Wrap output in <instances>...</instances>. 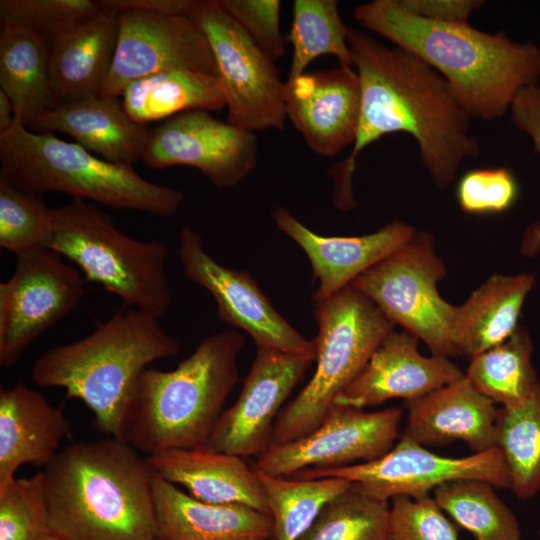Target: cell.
<instances>
[{"instance_id": "9c48e42d", "label": "cell", "mask_w": 540, "mask_h": 540, "mask_svg": "<svg viewBox=\"0 0 540 540\" xmlns=\"http://www.w3.org/2000/svg\"><path fill=\"white\" fill-rule=\"evenodd\" d=\"M446 273L432 235L416 230L350 286L369 298L394 325L423 340L433 355L449 358L454 357L450 333L456 306L437 289Z\"/></svg>"}, {"instance_id": "83f0119b", "label": "cell", "mask_w": 540, "mask_h": 540, "mask_svg": "<svg viewBox=\"0 0 540 540\" xmlns=\"http://www.w3.org/2000/svg\"><path fill=\"white\" fill-rule=\"evenodd\" d=\"M0 90L24 125L54 107L49 80L50 42L18 19L0 13Z\"/></svg>"}, {"instance_id": "7dc6e473", "label": "cell", "mask_w": 540, "mask_h": 540, "mask_svg": "<svg viewBox=\"0 0 540 540\" xmlns=\"http://www.w3.org/2000/svg\"><path fill=\"white\" fill-rule=\"evenodd\" d=\"M259 540H275V539L273 537H268V538L259 539Z\"/></svg>"}, {"instance_id": "44dd1931", "label": "cell", "mask_w": 540, "mask_h": 540, "mask_svg": "<svg viewBox=\"0 0 540 540\" xmlns=\"http://www.w3.org/2000/svg\"><path fill=\"white\" fill-rule=\"evenodd\" d=\"M405 406L408 416L402 435L422 446L460 440L475 453L497 447L499 409L465 374L424 396L405 401Z\"/></svg>"}, {"instance_id": "681fc988", "label": "cell", "mask_w": 540, "mask_h": 540, "mask_svg": "<svg viewBox=\"0 0 540 540\" xmlns=\"http://www.w3.org/2000/svg\"><path fill=\"white\" fill-rule=\"evenodd\" d=\"M156 540H159V539H156Z\"/></svg>"}, {"instance_id": "3957f363", "label": "cell", "mask_w": 540, "mask_h": 540, "mask_svg": "<svg viewBox=\"0 0 540 540\" xmlns=\"http://www.w3.org/2000/svg\"><path fill=\"white\" fill-rule=\"evenodd\" d=\"M49 534L63 540H156L152 470L125 441L71 444L40 471Z\"/></svg>"}, {"instance_id": "6da1fadb", "label": "cell", "mask_w": 540, "mask_h": 540, "mask_svg": "<svg viewBox=\"0 0 540 540\" xmlns=\"http://www.w3.org/2000/svg\"><path fill=\"white\" fill-rule=\"evenodd\" d=\"M348 43L360 82L359 124L349 156L330 171L344 203L351 202L360 153L392 133L412 136L432 182L439 188L450 185L463 161L478 157L481 147L470 116L445 79L415 55L361 30L349 27Z\"/></svg>"}, {"instance_id": "4fadbf2b", "label": "cell", "mask_w": 540, "mask_h": 540, "mask_svg": "<svg viewBox=\"0 0 540 540\" xmlns=\"http://www.w3.org/2000/svg\"><path fill=\"white\" fill-rule=\"evenodd\" d=\"M402 409L368 412L332 404L309 434L270 444L257 456L254 469L269 476L288 477L305 469H335L376 460L400 437Z\"/></svg>"}, {"instance_id": "cb8c5ba5", "label": "cell", "mask_w": 540, "mask_h": 540, "mask_svg": "<svg viewBox=\"0 0 540 540\" xmlns=\"http://www.w3.org/2000/svg\"><path fill=\"white\" fill-rule=\"evenodd\" d=\"M146 461L152 471L198 500L269 513L258 474L243 457L201 447L164 451Z\"/></svg>"}, {"instance_id": "d6986e66", "label": "cell", "mask_w": 540, "mask_h": 540, "mask_svg": "<svg viewBox=\"0 0 540 540\" xmlns=\"http://www.w3.org/2000/svg\"><path fill=\"white\" fill-rule=\"evenodd\" d=\"M418 340L406 331L392 330L333 404L363 409L394 398L408 401L464 375L448 357L422 355Z\"/></svg>"}, {"instance_id": "5bb4252c", "label": "cell", "mask_w": 540, "mask_h": 540, "mask_svg": "<svg viewBox=\"0 0 540 540\" xmlns=\"http://www.w3.org/2000/svg\"><path fill=\"white\" fill-rule=\"evenodd\" d=\"M178 69L217 76L200 27L188 15L121 11L112 65L98 95L119 97L136 80Z\"/></svg>"}, {"instance_id": "ab89813d", "label": "cell", "mask_w": 540, "mask_h": 540, "mask_svg": "<svg viewBox=\"0 0 540 540\" xmlns=\"http://www.w3.org/2000/svg\"><path fill=\"white\" fill-rule=\"evenodd\" d=\"M518 196V181L505 167L469 170L456 187L457 202L468 214L504 213L516 203Z\"/></svg>"}, {"instance_id": "7a4b0ae2", "label": "cell", "mask_w": 540, "mask_h": 540, "mask_svg": "<svg viewBox=\"0 0 540 540\" xmlns=\"http://www.w3.org/2000/svg\"><path fill=\"white\" fill-rule=\"evenodd\" d=\"M356 21L423 60L447 82L471 119L505 116L520 90L540 80V48L488 33L469 23L433 22L403 9L398 0L354 8Z\"/></svg>"}, {"instance_id": "e575fe53", "label": "cell", "mask_w": 540, "mask_h": 540, "mask_svg": "<svg viewBox=\"0 0 540 540\" xmlns=\"http://www.w3.org/2000/svg\"><path fill=\"white\" fill-rule=\"evenodd\" d=\"M389 501L352 483L327 502L298 540H387Z\"/></svg>"}, {"instance_id": "5b68a950", "label": "cell", "mask_w": 540, "mask_h": 540, "mask_svg": "<svg viewBox=\"0 0 540 540\" xmlns=\"http://www.w3.org/2000/svg\"><path fill=\"white\" fill-rule=\"evenodd\" d=\"M179 350L178 340L158 317L132 308L77 341L45 350L33 363L31 376L40 387H60L68 398L81 400L93 412L95 427L119 438L141 373Z\"/></svg>"}, {"instance_id": "4dcf8cb0", "label": "cell", "mask_w": 540, "mask_h": 540, "mask_svg": "<svg viewBox=\"0 0 540 540\" xmlns=\"http://www.w3.org/2000/svg\"><path fill=\"white\" fill-rule=\"evenodd\" d=\"M257 474L275 540H298L324 505L351 485L338 477L294 479Z\"/></svg>"}, {"instance_id": "603a6c76", "label": "cell", "mask_w": 540, "mask_h": 540, "mask_svg": "<svg viewBox=\"0 0 540 540\" xmlns=\"http://www.w3.org/2000/svg\"><path fill=\"white\" fill-rule=\"evenodd\" d=\"M152 472L157 539L259 540L273 537L269 513L243 505L198 500Z\"/></svg>"}, {"instance_id": "7402d4cb", "label": "cell", "mask_w": 540, "mask_h": 540, "mask_svg": "<svg viewBox=\"0 0 540 540\" xmlns=\"http://www.w3.org/2000/svg\"><path fill=\"white\" fill-rule=\"evenodd\" d=\"M26 127L37 133L62 132L112 163L133 166L143 158L151 129L135 122L118 97L88 95L57 105Z\"/></svg>"}, {"instance_id": "8fae6325", "label": "cell", "mask_w": 540, "mask_h": 540, "mask_svg": "<svg viewBox=\"0 0 540 540\" xmlns=\"http://www.w3.org/2000/svg\"><path fill=\"white\" fill-rule=\"evenodd\" d=\"M86 283L78 268L49 248L17 255L14 272L0 283L1 367H13L39 335L69 315Z\"/></svg>"}, {"instance_id": "4316f807", "label": "cell", "mask_w": 540, "mask_h": 540, "mask_svg": "<svg viewBox=\"0 0 540 540\" xmlns=\"http://www.w3.org/2000/svg\"><path fill=\"white\" fill-rule=\"evenodd\" d=\"M534 283L535 276L529 273L495 274L456 306L450 333L454 356L471 359L508 339L518 328Z\"/></svg>"}, {"instance_id": "74e56055", "label": "cell", "mask_w": 540, "mask_h": 540, "mask_svg": "<svg viewBox=\"0 0 540 540\" xmlns=\"http://www.w3.org/2000/svg\"><path fill=\"white\" fill-rule=\"evenodd\" d=\"M92 0H1L0 13L13 16L49 42L95 17Z\"/></svg>"}, {"instance_id": "ee69618b", "label": "cell", "mask_w": 540, "mask_h": 540, "mask_svg": "<svg viewBox=\"0 0 540 540\" xmlns=\"http://www.w3.org/2000/svg\"><path fill=\"white\" fill-rule=\"evenodd\" d=\"M195 0H97L103 9L117 13L139 10L162 15H188Z\"/></svg>"}, {"instance_id": "52a82bcc", "label": "cell", "mask_w": 540, "mask_h": 540, "mask_svg": "<svg viewBox=\"0 0 540 540\" xmlns=\"http://www.w3.org/2000/svg\"><path fill=\"white\" fill-rule=\"evenodd\" d=\"M53 213L49 249L72 261L86 282L98 283L126 306L164 315L171 304L165 244L131 238L86 200L72 199Z\"/></svg>"}, {"instance_id": "836d02e7", "label": "cell", "mask_w": 540, "mask_h": 540, "mask_svg": "<svg viewBox=\"0 0 540 540\" xmlns=\"http://www.w3.org/2000/svg\"><path fill=\"white\" fill-rule=\"evenodd\" d=\"M497 432L509 489L521 499L534 497L540 492V381L523 406L499 409Z\"/></svg>"}, {"instance_id": "9a60e30c", "label": "cell", "mask_w": 540, "mask_h": 540, "mask_svg": "<svg viewBox=\"0 0 540 540\" xmlns=\"http://www.w3.org/2000/svg\"><path fill=\"white\" fill-rule=\"evenodd\" d=\"M178 256L187 277L214 297L218 318L248 333L257 348L315 356L314 339H306L275 309L248 272L213 259L190 226L180 232Z\"/></svg>"}, {"instance_id": "7bdbcfd3", "label": "cell", "mask_w": 540, "mask_h": 540, "mask_svg": "<svg viewBox=\"0 0 540 540\" xmlns=\"http://www.w3.org/2000/svg\"><path fill=\"white\" fill-rule=\"evenodd\" d=\"M400 6L420 18L440 23H469L482 0H398Z\"/></svg>"}, {"instance_id": "d4e9b609", "label": "cell", "mask_w": 540, "mask_h": 540, "mask_svg": "<svg viewBox=\"0 0 540 540\" xmlns=\"http://www.w3.org/2000/svg\"><path fill=\"white\" fill-rule=\"evenodd\" d=\"M62 409L23 382L0 391V487L23 464L45 467L69 434Z\"/></svg>"}, {"instance_id": "c3c4849f", "label": "cell", "mask_w": 540, "mask_h": 540, "mask_svg": "<svg viewBox=\"0 0 540 540\" xmlns=\"http://www.w3.org/2000/svg\"><path fill=\"white\" fill-rule=\"evenodd\" d=\"M538 540H540V532H539V538H538Z\"/></svg>"}, {"instance_id": "ffe728a7", "label": "cell", "mask_w": 540, "mask_h": 540, "mask_svg": "<svg viewBox=\"0 0 540 540\" xmlns=\"http://www.w3.org/2000/svg\"><path fill=\"white\" fill-rule=\"evenodd\" d=\"M271 215L279 230L296 242L309 258L319 283L313 295L315 303L350 286L359 275L396 251L416 232L414 227L396 220L362 236H321L283 207H276Z\"/></svg>"}, {"instance_id": "d6a6232c", "label": "cell", "mask_w": 540, "mask_h": 540, "mask_svg": "<svg viewBox=\"0 0 540 540\" xmlns=\"http://www.w3.org/2000/svg\"><path fill=\"white\" fill-rule=\"evenodd\" d=\"M348 28L339 14L336 0H295L288 36L293 47L287 80L305 73L316 58L332 55L341 66L353 67Z\"/></svg>"}, {"instance_id": "ba28073f", "label": "cell", "mask_w": 540, "mask_h": 540, "mask_svg": "<svg viewBox=\"0 0 540 540\" xmlns=\"http://www.w3.org/2000/svg\"><path fill=\"white\" fill-rule=\"evenodd\" d=\"M316 369L279 413L271 444L301 438L323 420L334 398L362 371L394 324L365 295L348 286L315 303Z\"/></svg>"}, {"instance_id": "8d00e7d4", "label": "cell", "mask_w": 540, "mask_h": 540, "mask_svg": "<svg viewBox=\"0 0 540 540\" xmlns=\"http://www.w3.org/2000/svg\"><path fill=\"white\" fill-rule=\"evenodd\" d=\"M49 534L41 472L0 487V540H40Z\"/></svg>"}, {"instance_id": "f1b7e54d", "label": "cell", "mask_w": 540, "mask_h": 540, "mask_svg": "<svg viewBox=\"0 0 540 540\" xmlns=\"http://www.w3.org/2000/svg\"><path fill=\"white\" fill-rule=\"evenodd\" d=\"M121 96L130 118L143 125L191 110L226 108L217 76L191 70H169L136 80Z\"/></svg>"}, {"instance_id": "8992f818", "label": "cell", "mask_w": 540, "mask_h": 540, "mask_svg": "<svg viewBox=\"0 0 540 540\" xmlns=\"http://www.w3.org/2000/svg\"><path fill=\"white\" fill-rule=\"evenodd\" d=\"M0 180L36 195L61 192L115 209L176 213L184 194L153 183L133 166L109 162L54 133L29 130L19 115L0 133Z\"/></svg>"}, {"instance_id": "30bf717a", "label": "cell", "mask_w": 540, "mask_h": 540, "mask_svg": "<svg viewBox=\"0 0 540 540\" xmlns=\"http://www.w3.org/2000/svg\"><path fill=\"white\" fill-rule=\"evenodd\" d=\"M188 16L207 38L223 90L226 122L256 132L281 130L287 119L284 82L264 53L218 0L194 1Z\"/></svg>"}, {"instance_id": "277c9868", "label": "cell", "mask_w": 540, "mask_h": 540, "mask_svg": "<svg viewBox=\"0 0 540 540\" xmlns=\"http://www.w3.org/2000/svg\"><path fill=\"white\" fill-rule=\"evenodd\" d=\"M243 346L240 332L225 330L201 340L173 370L146 368L118 439L148 456L205 447L239 380L237 359Z\"/></svg>"}, {"instance_id": "d590c367", "label": "cell", "mask_w": 540, "mask_h": 540, "mask_svg": "<svg viewBox=\"0 0 540 540\" xmlns=\"http://www.w3.org/2000/svg\"><path fill=\"white\" fill-rule=\"evenodd\" d=\"M54 213L41 195L0 180V247L17 255L49 248Z\"/></svg>"}, {"instance_id": "484cf974", "label": "cell", "mask_w": 540, "mask_h": 540, "mask_svg": "<svg viewBox=\"0 0 540 540\" xmlns=\"http://www.w3.org/2000/svg\"><path fill=\"white\" fill-rule=\"evenodd\" d=\"M50 42L49 80L54 107L99 94L110 71L118 13L103 9Z\"/></svg>"}, {"instance_id": "b9f144b4", "label": "cell", "mask_w": 540, "mask_h": 540, "mask_svg": "<svg viewBox=\"0 0 540 540\" xmlns=\"http://www.w3.org/2000/svg\"><path fill=\"white\" fill-rule=\"evenodd\" d=\"M510 121L518 130L527 134L534 151L540 154V84L523 88L514 98L509 109ZM540 246V222L534 223L525 233L523 251L535 252Z\"/></svg>"}, {"instance_id": "ac0fdd59", "label": "cell", "mask_w": 540, "mask_h": 540, "mask_svg": "<svg viewBox=\"0 0 540 540\" xmlns=\"http://www.w3.org/2000/svg\"><path fill=\"white\" fill-rule=\"evenodd\" d=\"M284 104L287 119L315 154L332 157L353 146L361 104L353 67L339 65L286 80Z\"/></svg>"}, {"instance_id": "f35d334b", "label": "cell", "mask_w": 540, "mask_h": 540, "mask_svg": "<svg viewBox=\"0 0 540 540\" xmlns=\"http://www.w3.org/2000/svg\"><path fill=\"white\" fill-rule=\"evenodd\" d=\"M387 540H459L457 528L447 519L431 494L397 496L389 507Z\"/></svg>"}, {"instance_id": "e0dca14e", "label": "cell", "mask_w": 540, "mask_h": 540, "mask_svg": "<svg viewBox=\"0 0 540 540\" xmlns=\"http://www.w3.org/2000/svg\"><path fill=\"white\" fill-rule=\"evenodd\" d=\"M315 356L257 348L237 400L219 417L206 448L240 457L259 456L271 444L285 401Z\"/></svg>"}, {"instance_id": "2e32d148", "label": "cell", "mask_w": 540, "mask_h": 540, "mask_svg": "<svg viewBox=\"0 0 540 540\" xmlns=\"http://www.w3.org/2000/svg\"><path fill=\"white\" fill-rule=\"evenodd\" d=\"M257 153L254 132L191 110L151 129L142 160L154 169L193 167L216 187L229 188L253 170Z\"/></svg>"}, {"instance_id": "7c38bea8", "label": "cell", "mask_w": 540, "mask_h": 540, "mask_svg": "<svg viewBox=\"0 0 540 540\" xmlns=\"http://www.w3.org/2000/svg\"><path fill=\"white\" fill-rule=\"evenodd\" d=\"M288 477H338L386 501L397 496L421 497L441 484L460 479L486 481L495 488L510 485L508 468L498 447L466 457H445L403 435L376 460L335 469H305Z\"/></svg>"}, {"instance_id": "bcb514c9", "label": "cell", "mask_w": 540, "mask_h": 540, "mask_svg": "<svg viewBox=\"0 0 540 540\" xmlns=\"http://www.w3.org/2000/svg\"><path fill=\"white\" fill-rule=\"evenodd\" d=\"M40 540H63L59 537H56L52 534H46L45 536H43Z\"/></svg>"}, {"instance_id": "1f68e13d", "label": "cell", "mask_w": 540, "mask_h": 540, "mask_svg": "<svg viewBox=\"0 0 540 540\" xmlns=\"http://www.w3.org/2000/svg\"><path fill=\"white\" fill-rule=\"evenodd\" d=\"M494 488L486 481L460 479L436 487L432 496L476 540H520L517 518Z\"/></svg>"}, {"instance_id": "f6af8a7d", "label": "cell", "mask_w": 540, "mask_h": 540, "mask_svg": "<svg viewBox=\"0 0 540 540\" xmlns=\"http://www.w3.org/2000/svg\"><path fill=\"white\" fill-rule=\"evenodd\" d=\"M15 109L6 93L0 90V133L6 131L14 122Z\"/></svg>"}, {"instance_id": "f546056e", "label": "cell", "mask_w": 540, "mask_h": 540, "mask_svg": "<svg viewBox=\"0 0 540 540\" xmlns=\"http://www.w3.org/2000/svg\"><path fill=\"white\" fill-rule=\"evenodd\" d=\"M533 343L519 327L502 343L474 356L465 376L483 395L504 409L523 406L540 380L532 366Z\"/></svg>"}, {"instance_id": "60d3db41", "label": "cell", "mask_w": 540, "mask_h": 540, "mask_svg": "<svg viewBox=\"0 0 540 540\" xmlns=\"http://www.w3.org/2000/svg\"><path fill=\"white\" fill-rule=\"evenodd\" d=\"M251 40L276 61L285 52L279 0H218Z\"/></svg>"}]
</instances>
